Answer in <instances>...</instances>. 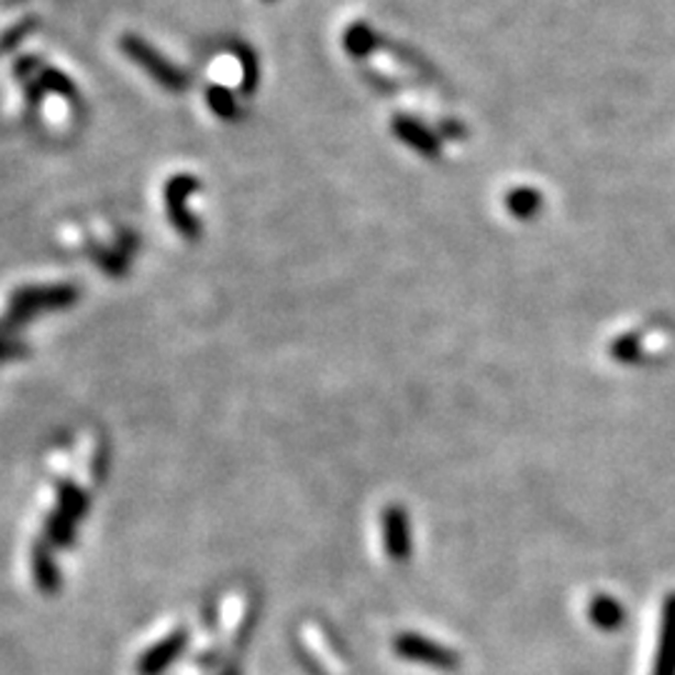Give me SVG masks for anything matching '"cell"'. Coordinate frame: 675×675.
Masks as SVG:
<instances>
[{
    "label": "cell",
    "instance_id": "obj_1",
    "mask_svg": "<svg viewBox=\"0 0 675 675\" xmlns=\"http://www.w3.org/2000/svg\"><path fill=\"white\" fill-rule=\"evenodd\" d=\"M118 48H121L123 56L135 63L145 76L155 80L161 88H166L168 93H186L190 88V76L188 73L176 66L170 58L163 56V53L155 48L153 43H148L141 35L125 33L118 38Z\"/></svg>",
    "mask_w": 675,
    "mask_h": 675
},
{
    "label": "cell",
    "instance_id": "obj_2",
    "mask_svg": "<svg viewBox=\"0 0 675 675\" xmlns=\"http://www.w3.org/2000/svg\"><path fill=\"white\" fill-rule=\"evenodd\" d=\"M80 290L70 283H58V286H38V288H21L11 298V316L15 321H31L33 316L51 313V310H63L76 306Z\"/></svg>",
    "mask_w": 675,
    "mask_h": 675
},
{
    "label": "cell",
    "instance_id": "obj_3",
    "mask_svg": "<svg viewBox=\"0 0 675 675\" xmlns=\"http://www.w3.org/2000/svg\"><path fill=\"white\" fill-rule=\"evenodd\" d=\"M394 651L398 659H403L408 663L428 665V668L445 673H451L461 665V655L455 653L453 648L418 633H400L394 641Z\"/></svg>",
    "mask_w": 675,
    "mask_h": 675
},
{
    "label": "cell",
    "instance_id": "obj_4",
    "mask_svg": "<svg viewBox=\"0 0 675 675\" xmlns=\"http://www.w3.org/2000/svg\"><path fill=\"white\" fill-rule=\"evenodd\" d=\"M196 190H200L198 178L188 176V173H178V176H173L166 184V188H163V198H166L170 223L188 241L200 239V223L188 208V198L193 196Z\"/></svg>",
    "mask_w": 675,
    "mask_h": 675
},
{
    "label": "cell",
    "instance_id": "obj_5",
    "mask_svg": "<svg viewBox=\"0 0 675 675\" xmlns=\"http://www.w3.org/2000/svg\"><path fill=\"white\" fill-rule=\"evenodd\" d=\"M380 533H383V549H386L390 561L394 563L410 561V553H413V523H410V516L403 506L390 504L383 508Z\"/></svg>",
    "mask_w": 675,
    "mask_h": 675
},
{
    "label": "cell",
    "instance_id": "obj_6",
    "mask_svg": "<svg viewBox=\"0 0 675 675\" xmlns=\"http://www.w3.org/2000/svg\"><path fill=\"white\" fill-rule=\"evenodd\" d=\"M651 675H675V593L663 598Z\"/></svg>",
    "mask_w": 675,
    "mask_h": 675
},
{
    "label": "cell",
    "instance_id": "obj_7",
    "mask_svg": "<svg viewBox=\"0 0 675 675\" xmlns=\"http://www.w3.org/2000/svg\"><path fill=\"white\" fill-rule=\"evenodd\" d=\"M188 645V633L176 631L163 638L155 645H151L148 651L141 655L139 661V675H163L173 663L178 661V655L186 651Z\"/></svg>",
    "mask_w": 675,
    "mask_h": 675
},
{
    "label": "cell",
    "instance_id": "obj_8",
    "mask_svg": "<svg viewBox=\"0 0 675 675\" xmlns=\"http://www.w3.org/2000/svg\"><path fill=\"white\" fill-rule=\"evenodd\" d=\"M31 563H33V578L38 583L43 596H56L60 590V573L56 558H53L51 553V545L43 541L35 543L31 553Z\"/></svg>",
    "mask_w": 675,
    "mask_h": 675
},
{
    "label": "cell",
    "instance_id": "obj_9",
    "mask_svg": "<svg viewBox=\"0 0 675 675\" xmlns=\"http://www.w3.org/2000/svg\"><path fill=\"white\" fill-rule=\"evenodd\" d=\"M394 133L398 135V141H403L416 153L425 155V158H435V155H438L435 135L428 133L425 128L416 121V118L398 115L394 121Z\"/></svg>",
    "mask_w": 675,
    "mask_h": 675
},
{
    "label": "cell",
    "instance_id": "obj_10",
    "mask_svg": "<svg viewBox=\"0 0 675 675\" xmlns=\"http://www.w3.org/2000/svg\"><path fill=\"white\" fill-rule=\"evenodd\" d=\"M588 616H590V623L600 628L604 633H616L618 628L626 623L623 606H620L618 598L608 596V593H600V596L590 600Z\"/></svg>",
    "mask_w": 675,
    "mask_h": 675
},
{
    "label": "cell",
    "instance_id": "obj_11",
    "mask_svg": "<svg viewBox=\"0 0 675 675\" xmlns=\"http://www.w3.org/2000/svg\"><path fill=\"white\" fill-rule=\"evenodd\" d=\"M56 496H58V510H60V513H66L76 523L80 521V518L88 516V508H90L88 493L80 490L76 483H70V480L58 483Z\"/></svg>",
    "mask_w": 675,
    "mask_h": 675
},
{
    "label": "cell",
    "instance_id": "obj_12",
    "mask_svg": "<svg viewBox=\"0 0 675 675\" xmlns=\"http://www.w3.org/2000/svg\"><path fill=\"white\" fill-rule=\"evenodd\" d=\"M508 213L521 218V221H531L543 208V196L535 188H516L513 193L506 198Z\"/></svg>",
    "mask_w": 675,
    "mask_h": 675
},
{
    "label": "cell",
    "instance_id": "obj_13",
    "mask_svg": "<svg viewBox=\"0 0 675 675\" xmlns=\"http://www.w3.org/2000/svg\"><path fill=\"white\" fill-rule=\"evenodd\" d=\"M206 103L211 111L221 118V121H239L241 118V108H239V100H235V96L228 90L225 86L221 84H213L208 86L206 90Z\"/></svg>",
    "mask_w": 675,
    "mask_h": 675
},
{
    "label": "cell",
    "instance_id": "obj_14",
    "mask_svg": "<svg viewBox=\"0 0 675 675\" xmlns=\"http://www.w3.org/2000/svg\"><path fill=\"white\" fill-rule=\"evenodd\" d=\"M45 538H48L53 545H58V549H68V545L76 541V521L56 508L48 516V521H45Z\"/></svg>",
    "mask_w": 675,
    "mask_h": 675
},
{
    "label": "cell",
    "instance_id": "obj_15",
    "mask_svg": "<svg viewBox=\"0 0 675 675\" xmlns=\"http://www.w3.org/2000/svg\"><path fill=\"white\" fill-rule=\"evenodd\" d=\"M235 58L241 63V90L243 96H253L255 88L261 84V68H258V58H255V53L251 45H239L235 48Z\"/></svg>",
    "mask_w": 675,
    "mask_h": 675
},
{
    "label": "cell",
    "instance_id": "obj_16",
    "mask_svg": "<svg viewBox=\"0 0 675 675\" xmlns=\"http://www.w3.org/2000/svg\"><path fill=\"white\" fill-rule=\"evenodd\" d=\"M343 45H345V51L351 53V56L363 58V56H368L373 45H376V33H373L370 25H366V23H355V25H351L348 31H345Z\"/></svg>",
    "mask_w": 675,
    "mask_h": 675
},
{
    "label": "cell",
    "instance_id": "obj_17",
    "mask_svg": "<svg viewBox=\"0 0 675 675\" xmlns=\"http://www.w3.org/2000/svg\"><path fill=\"white\" fill-rule=\"evenodd\" d=\"M38 84L43 86L45 93H56L60 98H68L73 100L76 98V84L66 76V73L58 70V68H41L38 70Z\"/></svg>",
    "mask_w": 675,
    "mask_h": 675
},
{
    "label": "cell",
    "instance_id": "obj_18",
    "mask_svg": "<svg viewBox=\"0 0 675 675\" xmlns=\"http://www.w3.org/2000/svg\"><path fill=\"white\" fill-rule=\"evenodd\" d=\"M96 261L100 263V268L111 273V276H123L125 268H128V261L123 258V255H118V253L98 251V253H96Z\"/></svg>",
    "mask_w": 675,
    "mask_h": 675
},
{
    "label": "cell",
    "instance_id": "obj_19",
    "mask_svg": "<svg viewBox=\"0 0 675 675\" xmlns=\"http://www.w3.org/2000/svg\"><path fill=\"white\" fill-rule=\"evenodd\" d=\"M29 353L23 343L13 341V338H8L5 333H0V361H13V358H23V355Z\"/></svg>",
    "mask_w": 675,
    "mask_h": 675
},
{
    "label": "cell",
    "instance_id": "obj_20",
    "mask_svg": "<svg viewBox=\"0 0 675 675\" xmlns=\"http://www.w3.org/2000/svg\"><path fill=\"white\" fill-rule=\"evenodd\" d=\"M31 25H33V21H25V23H21V25H15V29H11L13 33L3 35V41H0V45H5V48H11V45H15L18 41L25 38V35L31 33Z\"/></svg>",
    "mask_w": 675,
    "mask_h": 675
},
{
    "label": "cell",
    "instance_id": "obj_21",
    "mask_svg": "<svg viewBox=\"0 0 675 675\" xmlns=\"http://www.w3.org/2000/svg\"><path fill=\"white\" fill-rule=\"evenodd\" d=\"M263 3H276V0H263Z\"/></svg>",
    "mask_w": 675,
    "mask_h": 675
},
{
    "label": "cell",
    "instance_id": "obj_22",
    "mask_svg": "<svg viewBox=\"0 0 675 675\" xmlns=\"http://www.w3.org/2000/svg\"><path fill=\"white\" fill-rule=\"evenodd\" d=\"M223 675H235V673H223Z\"/></svg>",
    "mask_w": 675,
    "mask_h": 675
}]
</instances>
